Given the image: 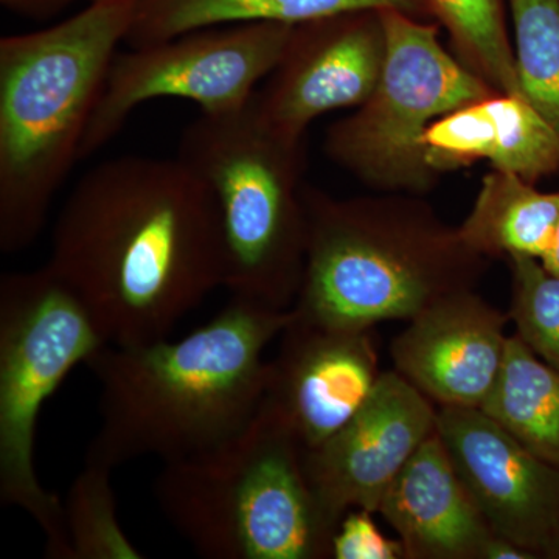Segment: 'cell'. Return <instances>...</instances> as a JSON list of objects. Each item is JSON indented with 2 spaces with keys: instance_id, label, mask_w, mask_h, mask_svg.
<instances>
[{
  "instance_id": "cell-1",
  "label": "cell",
  "mask_w": 559,
  "mask_h": 559,
  "mask_svg": "<svg viewBox=\"0 0 559 559\" xmlns=\"http://www.w3.org/2000/svg\"><path fill=\"white\" fill-rule=\"evenodd\" d=\"M47 266L110 345L167 340L224 288V242L209 187L186 162H102L62 205Z\"/></svg>"
},
{
  "instance_id": "cell-2",
  "label": "cell",
  "mask_w": 559,
  "mask_h": 559,
  "mask_svg": "<svg viewBox=\"0 0 559 559\" xmlns=\"http://www.w3.org/2000/svg\"><path fill=\"white\" fill-rule=\"evenodd\" d=\"M290 318L230 296L182 340L98 349L86 367L100 385V425L84 460L110 469L145 457L173 462L237 436L260 411L264 352Z\"/></svg>"
},
{
  "instance_id": "cell-3",
  "label": "cell",
  "mask_w": 559,
  "mask_h": 559,
  "mask_svg": "<svg viewBox=\"0 0 559 559\" xmlns=\"http://www.w3.org/2000/svg\"><path fill=\"white\" fill-rule=\"evenodd\" d=\"M139 0H94L44 31L0 40V250L27 249L81 159Z\"/></svg>"
},
{
  "instance_id": "cell-4",
  "label": "cell",
  "mask_w": 559,
  "mask_h": 559,
  "mask_svg": "<svg viewBox=\"0 0 559 559\" xmlns=\"http://www.w3.org/2000/svg\"><path fill=\"white\" fill-rule=\"evenodd\" d=\"M307 250L296 319L322 329L367 331L414 319L430 305L469 289L481 259L406 198L334 200L304 190Z\"/></svg>"
},
{
  "instance_id": "cell-5",
  "label": "cell",
  "mask_w": 559,
  "mask_h": 559,
  "mask_svg": "<svg viewBox=\"0 0 559 559\" xmlns=\"http://www.w3.org/2000/svg\"><path fill=\"white\" fill-rule=\"evenodd\" d=\"M153 495L168 524L202 558L330 555L336 524L312 491L304 447L267 404L218 447L165 462Z\"/></svg>"
},
{
  "instance_id": "cell-6",
  "label": "cell",
  "mask_w": 559,
  "mask_h": 559,
  "mask_svg": "<svg viewBox=\"0 0 559 559\" xmlns=\"http://www.w3.org/2000/svg\"><path fill=\"white\" fill-rule=\"evenodd\" d=\"M178 157L209 187L218 210L224 288L290 310L307 250L304 140L272 130L250 102L234 112L201 114L182 132Z\"/></svg>"
},
{
  "instance_id": "cell-7",
  "label": "cell",
  "mask_w": 559,
  "mask_h": 559,
  "mask_svg": "<svg viewBox=\"0 0 559 559\" xmlns=\"http://www.w3.org/2000/svg\"><path fill=\"white\" fill-rule=\"evenodd\" d=\"M105 345L90 312L47 264L0 280V502L38 524L49 558L70 559V547L62 500L36 473L40 411Z\"/></svg>"
},
{
  "instance_id": "cell-8",
  "label": "cell",
  "mask_w": 559,
  "mask_h": 559,
  "mask_svg": "<svg viewBox=\"0 0 559 559\" xmlns=\"http://www.w3.org/2000/svg\"><path fill=\"white\" fill-rule=\"evenodd\" d=\"M381 14L388 53L380 81L352 116L331 124L325 150L374 189L421 193L440 176L426 156L430 124L496 91L441 46L437 22Z\"/></svg>"
},
{
  "instance_id": "cell-9",
  "label": "cell",
  "mask_w": 559,
  "mask_h": 559,
  "mask_svg": "<svg viewBox=\"0 0 559 559\" xmlns=\"http://www.w3.org/2000/svg\"><path fill=\"white\" fill-rule=\"evenodd\" d=\"M294 25H218L117 53L92 116L81 159L108 145L139 106L179 98L201 114L234 112L277 68Z\"/></svg>"
},
{
  "instance_id": "cell-10",
  "label": "cell",
  "mask_w": 559,
  "mask_h": 559,
  "mask_svg": "<svg viewBox=\"0 0 559 559\" xmlns=\"http://www.w3.org/2000/svg\"><path fill=\"white\" fill-rule=\"evenodd\" d=\"M388 53L381 10L348 11L294 25L285 53L253 97L272 130L304 140L333 110L358 108L380 81Z\"/></svg>"
},
{
  "instance_id": "cell-11",
  "label": "cell",
  "mask_w": 559,
  "mask_h": 559,
  "mask_svg": "<svg viewBox=\"0 0 559 559\" xmlns=\"http://www.w3.org/2000/svg\"><path fill=\"white\" fill-rule=\"evenodd\" d=\"M437 433L491 532L535 558H559V468L481 409L441 407Z\"/></svg>"
},
{
  "instance_id": "cell-12",
  "label": "cell",
  "mask_w": 559,
  "mask_h": 559,
  "mask_svg": "<svg viewBox=\"0 0 559 559\" xmlns=\"http://www.w3.org/2000/svg\"><path fill=\"white\" fill-rule=\"evenodd\" d=\"M437 432V412L399 371L382 373L362 409L325 443L305 451L316 498L337 525L349 510L378 513L412 455Z\"/></svg>"
},
{
  "instance_id": "cell-13",
  "label": "cell",
  "mask_w": 559,
  "mask_h": 559,
  "mask_svg": "<svg viewBox=\"0 0 559 559\" xmlns=\"http://www.w3.org/2000/svg\"><path fill=\"white\" fill-rule=\"evenodd\" d=\"M293 311V310H290ZM267 366L263 403L305 451L336 436L369 401L381 374L367 331L322 329L296 316Z\"/></svg>"
},
{
  "instance_id": "cell-14",
  "label": "cell",
  "mask_w": 559,
  "mask_h": 559,
  "mask_svg": "<svg viewBox=\"0 0 559 559\" xmlns=\"http://www.w3.org/2000/svg\"><path fill=\"white\" fill-rule=\"evenodd\" d=\"M409 322L392 345L401 377L441 407L481 409L506 360V316L463 289Z\"/></svg>"
},
{
  "instance_id": "cell-15",
  "label": "cell",
  "mask_w": 559,
  "mask_h": 559,
  "mask_svg": "<svg viewBox=\"0 0 559 559\" xmlns=\"http://www.w3.org/2000/svg\"><path fill=\"white\" fill-rule=\"evenodd\" d=\"M378 513L399 533L406 558H481L495 536L437 432L390 485Z\"/></svg>"
},
{
  "instance_id": "cell-16",
  "label": "cell",
  "mask_w": 559,
  "mask_h": 559,
  "mask_svg": "<svg viewBox=\"0 0 559 559\" xmlns=\"http://www.w3.org/2000/svg\"><path fill=\"white\" fill-rule=\"evenodd\" d=\"M425 146L439 175L479 160L533 183L559 170V132L522 95L496 92L452 110L430 124Z\"/></svg>"
},
{
  "instance_id": "cell-17",
  "label": "cell",
  "mask_w": 559,
  "mask_h": 559,
  "mask_svg": "<svg viewBox=\"0 0 559 559\" xmlns=\"http://www.w3.org/2000/svg\"><path fill=\"white\" fill-rule=\"evenodd\" d=\"M385 9L404 11L423 21L430 17L426 0H139L124 43L145 47L218 25H299L348 11Z\"/></svg>"
},
{
  "instance_id": "cell-18",
  "label": "cell",
  "mask_w": 559,
  "mask_h": 559,
  "mask_svg": "<svg viewBox=\"0 0 559 559\" xmlns=\"http://www.w3.org/2000/svg\"><path fill=\"white\" fill-rule=\"evenodd\" d=\"M559 191L544 193L520 176L492 170L459 237L480 257H532L543 260L554 242Z\"/></svg>"
},
{
  "instance_id": "cell-19",
  "label": "cell",
  "mask_w": 559,
  "mask_h": 559,
  "mask_svg": "<svg viewBox=\"0 0 559 559\" xmlns=\"http://www.w3.org/2000/svg\"><path fill=\"white\" fill-rule=\"evenodd\" d=\"M481 411L522 447L559 468V370L518 334L509 337L499 380Z\"/></svg>"
},
{
  "instance_id": "cell-20",
  "label": "cell",
  "mask_w": 559,
  "mask_h": 559,
  "mask_svg": "<svg viewBox=\"0 0 559 559\" xmlns=\"http://www.w3.org/2000/svg\"><path fill=\"white\" fill-rule=\"evenodd\" d=\"M450 35L455 57L499 94L522 95L507 28L509 0H426Z\"/></svg>"
},
{
  "instance_id": "cell-21",
  "label": "cell",
  "mask_w": 559,
  "mask_h": 559,
  "mask_svg": "<svg viewBox=\"0 0 559 559\" xmlns=\"http://www.w3.org/2000/svg\"><path fill=\"white\" fill-rule=\"evenodd\" d=\"M112 471L84 460L62 500L70 559H140L145 557L128 538L117 513Z\"/></svg>"
},
{
  "instance_id": "cell-22",
  "label": "cell",
  "mask_w": 559,
  "mask_h": 559,
  "mask_svg": "<svg viewBox=\"0 0 559 559\" xmlns=\"http://www.w3.org/2000/svg\"><path fill=\"white\" fill-rule=\"evenodd\" d=\"M522 94L559 132V0H509Z\"/></svg>"
},
{
  "instance_id": "cell-23",
  "label": "cell",
  "mask_w": 559,
  "mask_h": 559,
  "mask_svg": "<svg viewBox=\"0 0 559 559\" xmlns=\"http://www.w3.org/2000/svg\"><path fill=\"white\" fill-rule=\"evenodd\" d=\"M511 319L522 342L544 362L559 370V274L538 259L511 257Z\"/></svg>"
},
{
  "instance_id": "cell-24",
  "label": "cell",
  "mask_w": 559,
  "mask_h": 559,
  "mask_svg": "<svg viewBox=\"0 0 559 559\" xmlns=\"http://www.w3.org/2000/svg\"><path fill=\"white\" fill-rule=\"evenodd\" d=\"M367 510H349L334 528L330 557L336 559H399L406 557L403 544L390 539Z\"/></svg>"
},
{
  "instance_id": "cell-25",
  "label": "cell",
  "mask_w": 559,
  "mask_h": 559,
  "mask_svg": "<svg viewBox=\"0 0 559 559\" xmlns=\"http://www.w3.org/2000/svg\"><path fill=\"white\" fill-rule=\"evenodd\" d=\"M7 9L24 14H46L64 9L76 0H0ZM94 2V0H90Z\"/></svg>"
},
{
  "instance_id": "cell-26",
  "label": "cell",
  "mask_w": 559,
  "mask_h": 559,
  "mask_svg": "<svg viewBox=\"0 0 559 559\" xmlns=\"http://www.w3.org/2000/svg\"><path fill=\"white\" fill-rule=\"evenodd\" d=\"M530 551L522 549L518 544L511 543L500 536H492L488 540L487 547L484 550L481 559H532Z\"/></svg>"
},
{
  "instance_id": "cell-27",
  "label": "cell",
  "mask_w": 559,
  "mask_h": 559,
  "mask_svg": "<svg viewBox=\"0 0 559 559\" xmlns=\"http://www.w3.org/2000/svg\"><path fill=\"white\" fill-rule=\"evenodd\" d=\"M540 263L544 264L547 271L559 274V218L557 224V230H555L554 242H551L549 252L546 253Z\"/></svg>"
}]
</instances>
